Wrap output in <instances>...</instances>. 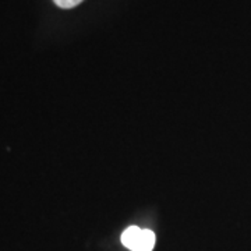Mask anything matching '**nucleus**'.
<instances>
[{"instance_id":"f03ea898","label":"nucleus","mask_w":251,"mask_h":251,"mask_svg":"<svg viewBox=\"0 0 251 251\" xmlns=\"http://www.w3.org/2000/svg\"><path fill=\"white\" fill-rule=\"evenodd\" d=\"M141 234V229L137 226H130L127 230H125V233L122 234V243L125 244L127 249L133 251L134 250L135 244L138 242V237Z\"/></svg>"},{"instance_id":"f257e3e1","label":"nucleus","mask_w":251,"mask_h":251,"mask_svg":"<svg viewBox=\"0 0 251 251\" xmlns=\"http://www.w3.org/2000/svg\"><path fill=\"white\" fill-rule=\"evenodd\" d=\"M153 246H155V234L151 230L144 229V230H141L138 242L135 244L133 251H152Z\"/></svg>"},{"instance_id":"7ed1b4c3","label":"nucleus","mask_w":251,"mask_h":251,"mask_svg":"<svg viewBox=\"0 0 251 251\" xmlns=\"http://www.w3.org/2000/svg\"><path fill=\"white\" fill-rule=\"evenodd\" d=\"M54 4L62 7V9H73L75 6H78L82 0H53Z\"/></svg>"}]
</instances>
